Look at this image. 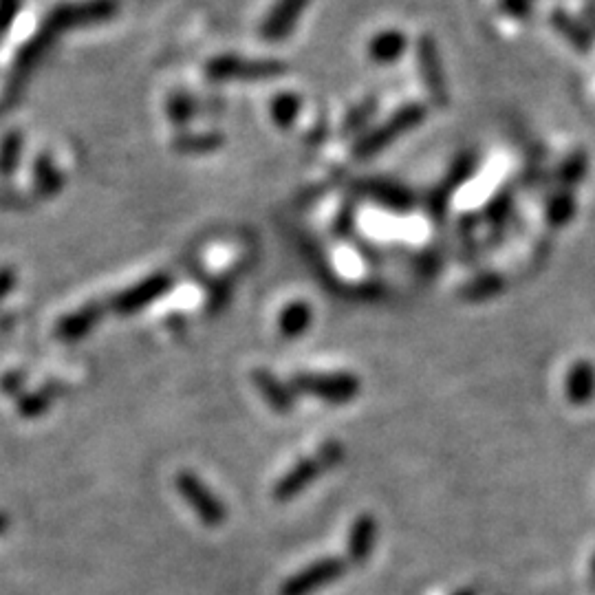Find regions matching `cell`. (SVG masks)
Segmentation results:
<instances>
[{
    "label": "cell",
    "instance_id": "cell-1",
    "mask_svg": "<svg viewBox=\"0 0 595 595\" xmlns=\"http://www.w3.org/2000/svg\"><path fill=\"white\" fill-rule=\"evenodd\" d=\"M291 388H294L296 395L342 406L360 395L362 382L353 373H298L291 377Z\"/></svg>",
    "mask_w": 595,
    "mask_h": 595
},
{
    "label": "cell",
    "instance_id": "cell-2",
    "mask_svg": "<svg viewBox=\"0 0 595 595\" xmlns=\"http://www.w3.org/2000/svg\"><path fill=\"white\" fill-rule=\"evenodd\" d=\"M175 485L181 499L192 507V512L197 514V518L205 527H219L227 521L225 503L212 492L210 485L205 483L199 474L183 470L177 474Z\"/></svg>",
    "mask_w": 595,
    "mask_h": 595
},
{
    "label": "cell",
    "instance_id": "cell-3",
    "mask_svg": "<svg viewBox=\"0 0 595 595\" xmlns=\"http://www.w3.org/2000/svg\"><path fill=\"white\" fill-rule=\"evenodd\" d=\"M346 569H349V562L338 556H327L316 562H311L305 569H300L294 576H289L283 587H280L278 595H311L320 589L327 587V584L340 580Z\"/></svg>",
    "mask_w": 595,
    "mask_h": 595
},
{
    "label": "cell",
    "instance_id": "cell-4",
    "mask_svg": "<svg viewBox=\"0 0 595 595\" xmlns=\"http://www.w3.org/2000/svg\"><path fill=\"white\" fill-rule=\"evenodd\" d=\"M322 472H327V470H324V465L320 463L316 454L300 459L298 463L291 465V468L283 476H280V481L274 485V492H272L274 501L276 503L294 501L296 496L305 492Z\"/></svg>",
    "mask_w": 595,
    "mask_h": 595
},
{
    "label": "cell",
    "instance_id": "cell-5",
    "mask_svg": "<svg viewBox=\"0 0 595 595\" xmlns=\"http://www.w3.org/2000/svg\"><path fill=\"white\" fill-rule=\"evenodd\" d=\"M377 543V521L373 514H360L353 521L346 536V562L353 567L366 565L371 560Z\"/></svg>",
    "mask_w": 595,
    "mask_h": 595
},
{
    "label": "cell",
    "instance_id": "cell-6",
    "mask_svg": "<svg viewBox=\"0 0 595 595\" xmlns=\"http://www.w3.org/2000/svg\"><path fill=\"white\" fill-rule=\"evenodd\" d=\"M417 58H419V69L424 75V84L430 93L435 104H446L448 102V86L446 78H443V67L439 58V49L432 38H421L417 47Z\"/></svg>",
    "mask_w": 595,
    "mask_h": 595
},
{
    "label": "cell",
    "instance_id": "cell-7",
    "mask_svg": "<svg viewBox=\"0 0 595 595\" xmlns=\"http://www.w3.org/2000/svg\"><path fill=\"white\" fill-rule=\"evenodd\" d=\"M254 386L258 388V393L263 395V399L267 402V406L274 410L278 415H289L291 410L296 408L298 402V395L291 384H285L283 380H278V377L272 371H265V369H258L252 375Z\"/></svg>",
    "mask_w": 595,
    "mask_h": 595
},
{
    "label": "cell",
    "instance_id": "cell-8",
    "mask_svg": "<svg viewBox=\"0 0 595 595\" xmlns=\"http://www.w3.org/2000/svg\"><path fill=\"white\" fill-rule=\"evenodd\" d=\"M565 393L573 406L589 404L595 397V369L587 360L576 362L567 373Z\"/></svg>",
    "mask_w": 595,
    "mask_h": 595
},
{
    "label": "cell",
    "instance_id": "cell-9",
    "mask_svg": "<svg viewBox=\"0 0 595 595\" xmlns=\"http://www.w3.org/2000/svg\"><path fill=\"white\" fill-rule=\"evenodd\" d=\"M58 393H60V386L56 382H51V384L36 388L34 393L23 395V397H20V402H18L20 417L38 419L45 413H49V408H51L53 402H56Z\"/></svg>",
    "mask_w": 595,
    "mask_h": 595
},
{
    "label": "cell",
    "instance_id": "cell-10",
    "mask_svg": "<svg viewBox=\"0 0 595 595\" xmlns=\"http://www.w3.org/2000/svg\"><path fill=\"white\" fill-rule=\"evenodd\" d=\"M551 25L558 31V34L565 38L573 49L578 51H589L591 49V31L584 27L582 23H578L576 18L567 12H554L551 14Z\"/></svg>",
    "mask_w": 595,
    "mask_h": 595
},
{
    "label": "cell",
    "instance_id": "cell-11",
    "mask_svg": "<svg viewBox=\"0 0 595 595\" xmlns=\"http://www.w3.org/2000/svg\"><path fill=\"white\" fill-rule=\"evenodd\" d=\"M573 214H576V199L569 190H558L554 197L547 201V221L554 227H565Z\"/></svg>",
    "mask_w": 595,
    "mask_h": 595
},
{
    "label": "cell",
    "instance_id": "cell-12",
    "mask_svg": "<svg viewBox=\"0 0 595 595\" xmlns=\"http://www.w3.org/2000/svg\"><path fill=\"white\" fill-rule=\"evenodd\" d=\"M587 166H589V159L587 155L578 150V153H573L565 159V164L560 166L558 172V183H560V190H569L573 192V188L578 186L582 181V177L587 175Z\"/></svg>",
    "mask_w": 595,
    "mask_h": 595
},
{
    "label": "cell",
    "instance_id": "cell-13",
    "mask_svg": "<svg viewBox=\"0 0 595 595\" xmlns=\"http://www.w3.org/2000/svg\"><path fill=\"white\" fill-rule=\"evenodd\" d=\"M512 205H514L512 190L503 188L499 194H494V199L488 203V208H485V221L494 227L505 225L512 214Z\"/></svg>",
    "mask_w": 595,
    "mask_h": 595
},
{
    "label": "cell",
    "instance_id": "cell-14",
    "mask_svg": "<svg viewBox=\"0 0 595 595\" xmlns=\"http://www.w3.org/2000/svg\"><path fill=\"white\" fill-rule=\"evenodd\" d=\"M503 289V280L496 274H483L479 278H474L472 283L465 285L463 296L468 300H485L499 294Z\"/></svg>",
    "mask_w": 595,
    "mask_h": 595
},
{
    "label": "cell",
    "instance_id": "cell-15",
    "mask_svg": "<svg viewBox=\"0 0 595 595\" xmlns=\"http://www.w3.org/2000/svg\"><path fill=\"white\" fill-rule=\"evenodd\" d=\"M309 320V309L305 305H294L283 313V318H280V331H283L287 338H298V335L309 327Z\"/></svg>",
    "mask_w": 595,
    "mask_h": 595
},
{
    "label": "cell",
    "instance_id": "cell-16",
    "mask_svg": "<svg viewBox=\"0 0 595 595\" xmlns=\"http://www.w3.org/2000/svg\"><path fill=\"white\" fill-rule=\"evenodd\" d=\"M161 287H164L161 283H153V285L139 287L137 291H131V294H126V296L119 298L117 309H119V311H124V313H131V311L142 309L144 305H148L150 300L159 296Z\"/></svg>",
    "mask_w": 595,
    "mask_h": 595
},
{
    "label": "cell",
    "instance_id": "cell-17",
    "mask_svg": "<svg viewBox=\"0 0 595 595\" xmlns=\"http://www.w3.org/2000/svg\"><path fill=\"white\" fill-rule=\"evenodd\" d=\"M95 322V313L93 311H84L78 313V316H73L69 320H64L58 329V335L62 340H75L80 338L82 333H86L91 329V324Z\"/></svg>",
    "mask_w": 595,
    "mask_h": 595
},
{
    "label": "cell",
    "instance_id": "cell-18",
    "mask_svg": "<svg viewBox=\"0 0 595 595\" xmlns=\"http://www.w3.org/2000/svg\"><path fill=\"white\" fill-rule=\"evenodd\" d=\"M316 457H318L320 463L324 465V470L335 468V465H338V463L342 461V457H344L342 443H340V441H333V439H331V441H324L322 446L318 448Z\"/></svg>",
    "mask_w": 595,
    "mask_h": 595
},
{
    "label": "cell",
    "instance_id": "cell-19",
    "mask_svg": "<svg viewBox=\"0 0 595 595\" xmlns=\"http://www.w3.org/2000/svg\"><path fill=\"white\" fill-rule=\"evenodd\" d=\"M536 0H501V12L512 18H523L532 12Z\"/></svg>",
    "mask_w": 595,
    "mask_h": 595
},
{
    "label": "cell",
    "instance_id": "cell-20",
    "mask_svg": "<svg viewBox=\"0 0 595 595\" xmlns=\"http://www.w3.org/2000/svg\"><path fill=\"white\" fill-rule=\"evenodd\" d=\"M386 42H380V56L393 58L395 53L404 49V36H386Z\"/></svg>",
    "mask_w": 595,
    "mask_h": 595
},
{
    "label": "cell",
    "instance_id": "cell-21",
    "mask_svg": "<svg viewBox=\"0 0 595 595\" xmlns=\"http://www.w3.org/2000/svg\"><path fill=\"white\" fill-rule=\"evenodd\" d=\"M3 388L7 395H20L25 388V375L23 373H9L3 380Z\"/></svg>",
    "mask_w": 595,
    "mask_h": 595
},
{
    "label": "cell",
    "instance_id": "cell-22",
    "mask_svg": "<svg viewBox=\"0 0 595 595\" xmlns=\"http://www.w3.org/2000/svg\"><path fill=\"white\" fill-rule=\"evenodd\" d=\"M454 595H476V591L474 589H461V591H457Z\"/></svg>",
    "mask_w": 595,
    "mask_h": 595
},
{
    "label": "cell",
    "instance_id": "cell-23",
    "mask_svg": "<svg viewBox=\"0 0 595 595\" xmlns=\"http://www.w3.org/2000/svg\"><path fill=\"white\" fill-rule=\"evenodd\" d=\"M591 569H593V573H595V556L591 558Z\"/></svg>",
    "mask_w": 595,
    "mask_h": 595
}]
</instances>
